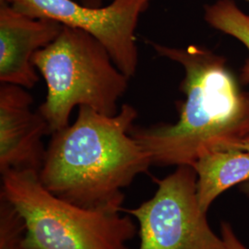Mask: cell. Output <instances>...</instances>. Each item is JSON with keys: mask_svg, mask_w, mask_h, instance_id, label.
I'll list each match as a JSON object with an SVG mask.
<instances>
[{"mask_svg": "<svg viewBox=\"0 0 249 249\" xmlns=\"http://www.w3.org/2000/svg\"><path fill=\"white\" fill-rule=\"evenodd\" d=\"M150 45L183 67L180 89L186 96L175 124L131 128L151 165L192 166L205 152L231 148L249 137V91L241 89L223 56L199 45Z\"/></svg>", "mask_w": 249, "mask_h": 249, "instance_id": "cell-1", "label": "cell"}, {"mask_svg": "<svg viewBox=\"0 0 249 249\" xmlns=\"http://www.w3.org/2000/svg\"><path fill=\"white\" fill-rule=\"evenodd\" d=\"M137 117L128 104L115 116L79 107L75 122L52 134L39 171L43 186L72 204L122 212V189L151 165L130 134Z\"/></svg>", "mask_w": 249, "mask_h": 249, "instance_id": "cell-2", "label": "cell"}, {"mask_svg": "<svg viewBox=\"0 0 249 249\" xmlns=\"http://www.w3.org/2000/svg\"><path fill=\"white\" fill-rule=\"evenodd\" d=\"M33 64L46 84L45 101L38 111L49 133L70 124L76 107H87L115 116L129 79L98 40L80 29L63 25L50 45L37 51Z\"/></svg>", "mask_w": 249, "mask_h": 249, "instance_id": "cell-3", "label": "cell"}, {"mask_svg": "<svg viewBox=\"0 0 249 249\" xmlns=\"http://www.w3.org/2000/svg\"><path fill=\"white\" fill-rule=\"evenodd\" d=\"M1 175V198L22 218L27 248L131 249L126 243L139 230L129 217L59 198L43 186L37 171L9 170Z\"/></svg>", "mask_w": 249, "mask_h": 249, "instance_id": "cell-4", "label": "cell"}, {"mask_svg": "<svg viewBox=\"0 0 249 249\" xmlns=\"http://www.w3.org/2000/svg\"><path fill=\"white\" fill-rule=\"evenodd\" d=\"M156 183L158 188L149 200L136 209L122 210L139 222V249H228L199 207L192 166H177Z\"/></svg>", "mask_w": 249, "mask_h": 249, "instance_id": "cell-5", "label": "cell"}, {"mask_svg": "<svg viewBox=\"0 0 249 249\" xmlns=\"http://www.w3.org/2000/svg\"><path fill=\"white\" fill-rule=\"evenodd\" d=\"M152 0H113L106 7L91 8L74 0H7L30 17L53 19L95 37L128 78L139 65L136 30ZM2 5V4H1Z\"/></svg>", "mask_w": 249, "mask_h": 249, "instance_id": "cell-6", "label": "cell"}, {"mask_svg": "<svg viewBox=\"0 0 249 249\" xmlns=\"http://www.w3.org/2000/svg\"><path fill=\"white\" fill-rule=\"evenodd\" d=\"M25 88L9 83L0 85V172L33 170L39 172L46 150L43 137L48 124Z\"/></svg>", "mask_w": 249, "mask_h": 249, "instance_id": "cell-7", "label": "cell"}, {"mask_svg": "<svg viewBox=\"0 0 249 249\" xmlns=\"http://www.w3.org/2000/svg\"><path fill=\"white\" fill-rule=\"evenodd\" d=\"M63 25L49 18L30 17L9 4L0 5V81L25 89L39 80L35 53L50 45Z\"/></svg>", "mask_w": 249, "mask_h": 249, "instance_id": "cell-8", "label": "cell"}, {"mask_svg": "<svg viewBox=\"0 0 249 249\" xmlns=\"http://www.w3.org/2000/svg\"><path fill=\"white\" fill-rule=\"evenodd\" d=\"M196 174V197L208 213L214 200L229 188L249 181V153L237 148L209 151L192 165Z\"/></svg>", "mask_w": 249, "mask_h": 249, "instance_id": "cell-9", "label": "cell"}, {"mask_svg": "<svg viewBox=\"0 0 249 249\" xmlns=\"http://www.w3.org/2000/svg\"><path fill=\"white\" fill-rule=\"evenodd\" d=\"M204 19L212 28L238 40L249 53V15L245 14L233 0H217L206 5ZM240 81L249 85V56L241 70Z\"/></svg>", "mask_w": 249, "mask_h": 249, "instance_id": "cell-10", "label": "cell"}, {"mask_svg": "<svg viewBox=\"0 0 249 249\" xmlns=\"http://www.w3.org/2000/svg\"><path fill=\"white\" fill-rule=\"evenodd\" d=\"M25 224L8 201L1 198L0 203V249H31L23 244Z\"/></svg>", "mask_w": 249, "mask_h": 249, "instance_id": "cell-11", "label": "cell"}, {"mask_svg": "<svg viewBox=\"0 0 249 249\" xmlns=\"http://www.w3.org/2000/svg\"><path fill=\"white\" fill-rule=\"evenodd\" d=\"M222 238L228 249H248L245 245L236 236L231 225L226 222H223L221 225Z\"/></svg>", "mask_w": 249, "mask_h": 249, "instance_id": "cell-12", "label": "cell"}, {"mask_svg": "<svg viewBox=\"0 0 249 249\" xmlns=\"http://www.w3.org/2000/svg\"><path fill=\"white\" fill-rule=\"evenodd\" d=\"M231 148H237V149H240L243 151H248L249 153V136L243 139L239 142L235 143ZM241 189L244 193H246L248 196H249V181L243 184Z\"/></svg>", "mask_w": 249, "mask_h": 249, "instance_id": "cell-13", "label": "cell"}, {"mask_svg": "<svg viewBox=\"0 0 249 249\" xmlns=\"http://www.w3.org/2000/svg\"><path fill=\"white\" fill-rule=\"evenodd\" d=\"M105 1L107 0H80V3L91 8H100L103 7Z\"/></svg>", "mask_w": 249, "mask_h": 249, "instance_id": "cell-14", "label": "cell"}, {"mask_svg": "<svg viewBox=\"0 0 249 249\" xmlns=\"http://www.w3.org/2000/svg\"><path fill=\"white\" fill-rule=\"evenodd\" d=\"M247 1H249V0H247Z\"/></svg>", "mask_w": 249, "mask_h": 249, "instance_id": "cell-15", "label": "cell"}]
</instances>
